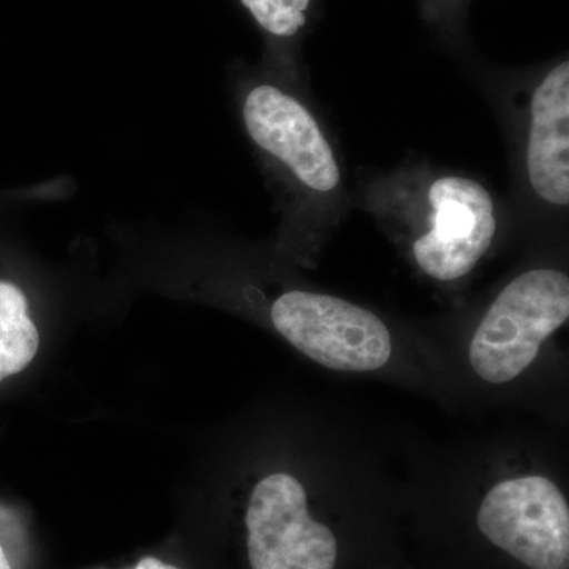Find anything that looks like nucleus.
Wrapping results in <instances>:
<instances>
[{
  "label": "nucleus",
  "instance_id": "obj_1",
  "mask_svg": "<svg viewBox=\"0 0 569 569\" xmlns=\"http://www.w3.org/2000/svg\"><path fill=\"white\" fill-rule=\"evenodd\" d=\"M568 318V276L549 268L523 272L503 288L479 323L470 343L471 367L489 383L515 380Z\"/></svg>",
  "mask_w": 569,
  "mask_h": 569
},
{
  "label": "nucleus",
  "instance_id": "obj_2",
  "mask_svg": "<svg viewBox=\"0 0 569 569\" xmlns=\"http://www.w3.org/2000/svg\"><path fill=\"white\" fill-rule=\"evenodd\" d=\"M413 208L418 234L411 244L425 274L440 282L462 279L489 252L498 209L485 183L470 176L441 174L419 186Z\"/></svg>",
  "mask_w": 569,
  "mask_h": 569
},
{
  "label": "nucleus",
  "instance_id": "obj_3",
  "mask_svg": "<svg viewBox=\"0 0 569 569\" xmlns=\"http://www.w3.org/2000/svg\"><path fill=\"white\" fill-rule=\"evenodd\" d=\"M272 325L301 353L328 369L369 372L391 358L383 321L365 307L312 291H287L271 309Z\"/></svg>",
  "mask_w": 569,
  "mask_h": 569
},
{
  "label": "nucleus",
  "instance_id": "obj_4",
  "mask_svg": "<svg viewBox=\"0 0 569 569\" xmlns=\"http://www.w3.org/2000/svg\"><path fill=\"white\" fill-rule=\"evenodd\" d=\"M242 118L250 140L287 170L313 197H335L342 189L336 149L301 99L276 84L247 92Z\"/></svg>",
  "mask_w": 569,
  "mask_h": 569
},
{
  "label": "nucleus",
  "instance_id": "obj_5",
  "mask_svg": "<svg viewBox=\"0 0 569 569\" xmlns=\"http://www.w3.org/2000/svg\"><path fill=\"white\" fill-rule=\"evenodd\" d=\"M479 530L497 548L531 569L569 568V508L545 477L508 479L489 490Z\"/></svg>",
  "mask_w": 569,
  "mask_h": 569
},
{
  "label": "nucleus",
  "instance_id": "obj_6",
  "mask_svg": "<svg viewBox=\"0 0 569 569\" xmlns=\"http://www.w3.org/2000/svg\"><path fill=\"white\" fill-rule=\"evenodd\" d=\"M252 569H335V533L310 518L298 479L276 473L258 482L246 516Z\"/></svg>",
  "mask_w": 569,
  "mask_h": 569
},
{
  "label": "nucleus",
  "instance_id": "obj_7",
  "mask_svg": "<svg viewBox=\"0 0 569 569\" xmlns=\"http://www.w3.org/2000/svg\"><path fill=\"white\" fill-rule=\"evenodd\" d=\"M530 189L553 208L569 204V63H557L535 86L526 132Z\"/></svg>",
  "mask_w": 569,
  "mask_h": 569
},
{
  "label": "nucleus",
  "instance_id": "obj_8",
  "mask_svg": "<svg viewBox=\"0 0 569 569\" xmlns=\"http://www.w3.org/2000/svg\"><path fill=\"white\" fill-rule=\"evenodd\" d=\"M39 346V329L24 291L10 280H0V381L31 365Z\"/></svg>",
  "mask_w": 569,
  "mask_h": 569
},
{
  "label": "nucleus",
  "instance_id": "obj_9",
  "mask_svg": "<svg viewBox=\"0 0 569 569\" xmlns=\"http://www.w3.org/2000/svg\"><path fill=\"white\" fill-rule=\"evenodd\" d=\"M254 21L276 37H293L306 26L310 0H241Z\"/></svg>",
  "mask_w": 569,
  "mask_h": 569
},
{
  "label": "nucleus",
  "instance_id": "obj_10",
  "mask_svg": "<svg viewBox=\"0 0 569 569\" xmlns=\"http://www.w3.org/2000/svg\"><path fill=\"white\" fill-rule=\"evenodd\" d=\"M133 569H179L173 565L163 563L162 560L156 559V557H144L140 560Z\"/></svg>",
  "mask_w": 569,
  "mask_h": 569
},
{
  "label": "nucleus",
  "instance_id": "obj_11",
  "mask_svg": "<svg viewBox=\"0 0 569 569\" xmlns=\"http://www.w3.org/2000/svg\"><path fill=\"white\" fill-rule=\"evenodd\" d=\"M0 569H11L10 561L7 559L2 548H0Z\"/></svg>",
  "mask_w": 569,
  "mask_h": 569
}]
</instances>
